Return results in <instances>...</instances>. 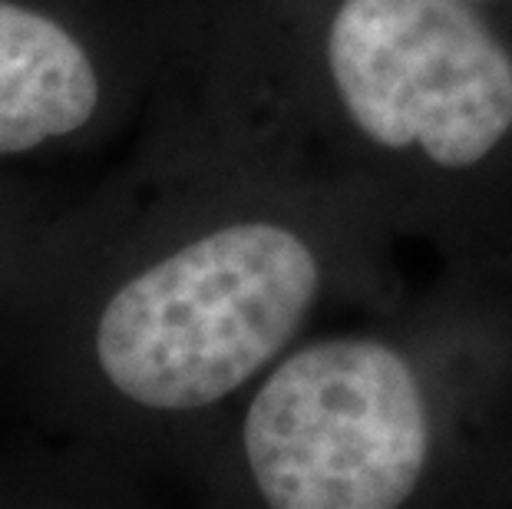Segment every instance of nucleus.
<instances>
[{
	"label": "nucleus",
	"instance_id": "nucleus-1",
	"mask_svg": "<svg viewBox=\"0 0 512 509\" xmlns=\"http://www.w3.org/2000/svg\"><path fill=\"white\" fill-rule=\"evenodd\" d=\"M318 288V258L294 232L225 225L152 262L106 301L96 364L139 407L202 410L275 361Z\"/></svg>",
	"mask_w": 512,
	"mask_h": 509
},
{
	"label": "nucleus",
	"instance_id": "nucleus-2",
	"mask_svg": "<svg viewBox=\"0 0 512 509\" xmlns=\"http://www.w3.org/2000/svg\"><path fill=\"white\" fill-rule=\"evenodd\" d=\"M245 457L278 509H394L417 490L430 417L417 374L380 341L288 357L245 417Z\"/></svg>",
	"mask_w": 512,
	"mask_h": 509
},
{
	"label": "nucleus",
	"instance_id": "nucleus-3",
	"mask_svg": "<svg viewBox=\"0 0 512 509\" xmlns=\"http://www.w3.org/2000/svg\"><path fill=\"white\" fill-rule=\"evenodd\" d=\"M328 63L347 116L384 149L470 169L512 129V57L466 0H344Z\"/></svg>",
	"mask_w": 512,
	"mask_h": 509
},
{
	"label": "nucleus",
	"instance_id": "nucleus-4",
	"mask_svg": "<svg viewBox=\"0 0 512 509\" xmlns=\"http://www.w3.org/2000/svg\"><path fill=\"white\" fill-rule=\"evenodd\" d=\"M100 106V73L57 17L0 0V159L73 136Z\"/></svg>",
	"mask_w": 512,
	"mask_h": 509
}]
</instances>
